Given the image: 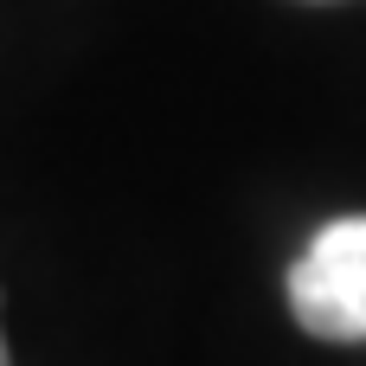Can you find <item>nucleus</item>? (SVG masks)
I'll use <instances>...</instances> for the list:
<instances>
[{
	"mask_svg": "<svg viewBox=\"0 0 366 366\" xmlns=\"http://www.w3.org/2000/svg\"><path fill=\"white\" fill-rule=\"evenodd\" d=\"M290 309L315 341H366V212L328 219L290 270Z\"/></svg>",
	"mask_w": 366,
	"mask_h": 366,
	"instance_id": "1",
	"label": "nucleus"
},
{
	"mask_svg": "<svg viewBox=\"0 0 366 366\" xmlns=\"http://www.w3.org/2000/svg\"><path fill=\"white\" fill-rule=\"evenodd\" d=\"M0 366H13V360H6V341H0Z\"/></svg>",
	"mask_w": 366,
	"mask_h": 366,
	"instance_id": "2",
	"label": "nucleus"
}]
</instances>
